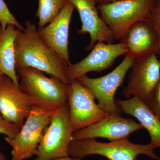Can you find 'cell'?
Here are the masks:
<instances>
[{
	"instance_id": "cell-22",
	"label": "cell",
	"mask_w": 160,
	"mask_h": 160,
	"mask_svg": "<svg viewBox=\"0 0 160 160\" xmlns=\"http://www.w3.org/2000/svg\"><path fill=\"white\" fill-rule=\"evenodd\" d=\"M146 105L160 120V81L154 96Z\"/></svg>"
},
{
	"instance_id": "cell-24",
	"label": "cell",
	"mask_w": 160,
	"mask_h": 160,
	"mask_svg": "<svg viewBox=\"0 0 160 160\" xmlns=\"http://www.w3.org/2000/svg\"><path fill=\"white\" fill-rule=\"evenodd\" d=\"M53 160H82V159L72 158L69 156L65 157L59 158Z\"/></svg>"
},
{
	"instance_id": "cell-16",
	"label": "cell",
	"mask_w": 160,
	"mask_h": 160,
	"mask_svg": "<svg viewBox=\"0 0 160 160\" xmlns=\"http://www.w3.org/2000/svg\"><path fill=\"white\" fill-rule=\"evenodd\" d=\"M122 112L136 118L150 135V143L160 149V120L145 103L136 96L128 100H115Z\"/></svg>"
},
{
	"instance_id": "cell-11",
	"label": "cell",
	"mask_w": 160,
	"mask_h": 160,
	"mask_svg": "<svg viewBox=\"0 0 160 160\" xmlns=\"http://www.w3.org/2000/svg\"><path fill=\"white\" fill-rule=\"evenodd\" d=\"M35 102L13 81L3 75L0 79V113L20 129Z\"/></svg>"
},
{
	"instance_id": "cell-5",
	"label": "cell",
	"mask_w": 160,
	"mask_h": 160,
	"mask_svg": "<svg viewBox=\"0 0 160 160\" xmlns=\"http://www.w3.org/2000/svg\"><path fill=\"white\" fill-rule=\"evenodd\" d=\"M54 111L35 105L19 132L5 140L11 146V160H25L35 155L43 134Z\"/></svg>"
},
{
	"instance_id": "cell-10",
	"label": "cell",
	"mask_w": 160,
	"mask_h": 160,
	"mask_svg": "<svg viewBox=\"0 0 160 160\" xmlns=\"http://www.w3.org/2000/svg\"><path fill=\"white\" fill-rule=\"evenodd\" d=\"M91 50L84 59L66 67V76L69 84L90 72H99L109 69L117 58L127 52L125 44L121 42L107 44L98 42Z\"/></svg>"
},
{
	"instance_id": "cell-1",
	"label": "cell",
	"mask_w": 160,
	"mask_h": 160,
	"mask_svg": "<svg viewBox=\"0 0 160 160\" xmlns=\"http://www.w3.org/2000/svg\"><path fill=\"white\" fill-rule=\"evenodd\" d=\"M23 31L18 29L15 40L16 70L22 68H34L69 84L66 76L67 66L44 43L34 24L28 21Z\"/></svg>"
},
{
	"instance_id": "cell-15",
	"label": "cell",
	"mask_w": 160,
	"mask_h": 160,
	"mask_svg": "<svg viewBox=\"0 0 160 160\" xmlns=\"http://www.w3.org/2000/svg\"><path fill=\"white\" fill-rule=\"evenodd\" d=\"M121 42L126 46V55L135 59L154 52L159 54L158 37L147 21H140L130 26Z\"/></svg>"
},
{
	"instance_id": "cell-18",
	"label": "cell",
	"mask_w": 160,
	"mask_h": 160,
	"mask_svg": "<svg viewBox=\"0 0 160 160\" xmlns=\"http://www.w3.org/2000/svg\"><path fill=\"white\" fill-rule=\"evenodd\" d=\"M68 2V0H38L36 16L38 28L46 26L54 18Z\"/></svg>"
},
{
	"instance_id": "cell-23",
	"label": "cell",
	"mask_w": 160,
	"mask_h": 160,
	"mask_svg": "<svg viewBox=\"0 0 160 160\" xmlns=\"http://www.w3.org/2000/svg\"><path fill=\"white\" fill-rule=\"evenodd\" d=\"M116 1H118V0H95L96 3H98L100 5L109 4V3Z\"/></svg>"
},
{
	"instance_id": "cell-7",
	"label": "cell",
	"mask_w": 160,
	"mask_h": 160,
	"mask_svg": "<svg viewBox=\"0 0 160 160\" xmlns=\"http://www.w3.org/2000/svg\"><path fill=\"white\" fill-rule=\"evenodd\" d=\"M134 58L126 56L122 62L111 72L98 78H90L86 75L77 79L98 100V106L109 114H118L122 111L115 103V94L122 85Z\"/></svg>"
},
{
	"instance_id": "cell-19",
	"label": "cell",
	"mask_w": 160,
	"mask_h": 160,
	"mask_svg": "<svg viewBox=\"0 0 160 160\" xmlns=\"http://www.w3.org/2000/svg\"><path fill=\"white\" fill-rule=\"evenodd\" d=\"M0 24L3 30L9 25H13L22 31L25 29L11 13L4 0H0Z\"/></svg>"
},
{
	"instance_id": "cell-20",
	"label": "cell",
	"mask_w": 160,
	"mask_h": 160,
	"mask_svg": "<svg viewBox=\"0 0 160 160\" xmlns=\"http://www.w3.org/2000/svg\"><path fill=\"white\" fill-rule=\"evenodd\" d=\"M20 129L16 126L6 121L0 113V134L5 135L9 138H13ZM0 160H7L5 154L0 152Z\"/></svg>"
},
{
	"instance_id": "cell-14",
	"label": "cell",
	"mask_w": 160,
	"mask_h": 160,
	"mask_svg": "<svg viewBox=\"0 0 160 160\" xmlns=\"http://www.w3.org/2000/svg\"><path fill=\"white\" fill-rule=\"evenodd\" d=\"M78 12L82 25L77 30L78 35L89 33L90 43L86 48L91 50L96 43L102 42L107 44L114 42L115 39L110 29L99 15L95 0H68Z\"/></svg>"
},
{
	"instance_id": "cell-3",
	"label": "cell",
	"mask_w": 160,
	"mask_h": 160,
	"mask_svg": "<svg viewBox=\"0 0 160 160\" xmlns=\"http://www.w3.org/2000/svg\"><path fill=\"white\" fill-rule=\"evenodd\" d=\"M155 149L151 143L135 144L127 138L108 143L101 142L95 139H87L72 140L69 146V154L71 157L80 159L91 155H99L109 160H135L140 155L144 154L160 160L154 152Z\"/></svg>"
},
{
	"instance_id": "cell-25",
	"label": "cell",
	"mask_w": 160,
	"mask_h": 160,
	"mask_svg": "<svg viewBox=\"0 0 160 160\" xmlns=\"http://www.w3.org/2000/svg\"><path fill=\"white\" fill-rule=\"evenodd\" d=\"M3 75H1L0 74V79H1V78H2V76Z\"/></svg>"
},
{
	"instance_id": "cell-6",
	"label": "cell",
	"mask_w": 160,
	"mask_h": 160,
	"mask_svg": "<svg viewBox=\"0 0 160 160\" xmlns=\"http://www.w3.org/2000/svg\"><path fill=\"white\" fill-rule=\"evenodd\" d=\"M74 132L68 106L54 111L32 160H53L69 156V146Z\"/></svg>"
},
{
	"instance_id": "cell-8",
	"label": "cell",
	"mask_w": 160,
	"mask_h": 160,
	"mask_svg": "<svg viewBox=\"0 0 160 160\" xmlns=\"http://www.w3.org/2000/svg\"><path fill=\"white\" fill-rule=\"evenodd\" d=\"M157 54L154 52L135 59L128 84L122 91L125 98L136 96L146 104L152 99L160 81V61Z\"/></svg>"
},
{
	"instance_id": "cell-21",
	"label": "cell",
	"mask_w": 160,
	"mask_h": 160,
	"mask_svg": "<svg viewBox=\"0 0 160 160\" xmlns=\"http://www.w3.org/2000/svg\"><path fill=\"white\" fill-rule=\"evenodd\" d=\"M146 21L154 28L157 33L159 41L158 54L160 55V0H155L154 5Z\"/></svg>"
},
{
	"instance_id": "cell-2",
	"label": "cell",
	"mask_w": 160,
	"mask_h": 160,
	"mask_svg": "<svg viewBox=\"0 0 160 160\" xmlns=\"http://www.w3.org/2000/svg\"><path fill=\"white\" fill-rule=\"evenodd\" d=\"M21 89L34 100L36 105L52 111L68 106L69 85L53 76L32 68L17 70Z\"/></svg>"
},
{
	"instance_id": "cell-17",
	"label": "cell",
	"mask_w": 160,
	"mask_h": 160,
	"mask_svg": "<svg viewBox=\"0 0 160 160\" xmlns=\"http://www.w3.org/2000/svg\"><path fill=\"white\" fill-rule=\"evenodd\" d=\"M15 27L9 25L3 30L0 26V74L8 77L21 87L15 67L14 42L18 32Z\"/></svg>"
},
{
	"instance_id": "cell-9",
	"label": "cell",
	"mask_w": 160,
	"mask_h": 160,
	"mask_svg": "<svg viewBox=\"0 0 160 160\" xmlns=\"http://www.w3.org/2000/svg\"><path fill=\"white\" fill-rule=\"evenodd\" d=\"M92 93L77 80L69 83V119L74 132L91 126L109 115L99 107Z\"/></svg>"
},
{
	"instance_id": "cell-13",
	"label": "cell",
	"mask_w": 160,
	"mask_h": 160,
	"mask_svg": "<svg viewBox=\"0 0 160 160\" xmlns=\"http://www.w3.org/2000/svg\"><path fill=\"white\" fill-rule=\"evenodd\" d=\"M75 7L68 2L59 13L49 24L38 29L39 35L44 43L68 66L69 60L68 45L69 25Z\"/></svg>"
},
{
	"instance_id": "cell-12",
	"label": "cell",
	"mask_w": 160,
	"mask_h": 160,
	"mask_svg": "<svg viewBox=\"0 0 160 160\" xmlns=\"http://www.w3.org/2000/svg\"><path fill=\"white\" fill-rule=\"evenodd\" d=\"M144 129L140 123L118 114H109L106 118L86 128L75 131L72 140L104 138L110 142L127 138L135 132Z\"/></svg>"
},
{
	"instance_id": "cell-4",
	"label": "cell",
	"mask_w": 160,
	"mask_h": 160,
	"mask_svg": "<svg viewBox=\"0 0 160 160\" xmlns=\"http://www.w3.org/2000/svg\"><path fill=\"white\" fill-rule=\"evenodd\" d=\"M155 0H118L98 5L100 17L115 40L121 41L134 23L147 21Z\"/></svg>"
}]
</instances>
